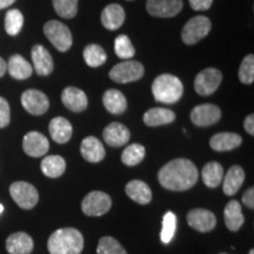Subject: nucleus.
<instances>
[{
	"mask_svg": "<svg viewBox=\"0 0 254 254\" xmlns=\"http://www.w3.org/2000/svg\"><path fill=\"white\" fill-rule=\"evenodd\" d=\"M198 168L189 159L178 158L160 168L158 180L164 189L170 190H187L198 182Z\"/></svg>",
	"mask_w": 254,
	"mask_h": 254,
	"instance_id": "nucleus-1",
	"label": "nucleus"
},
{
	"mask_svg": "<svg viewBox=\"0 0 254 254\" xmlns=\"http://www.w3.org/2000/svg\"><path fill=\"white\" fill-rule=\"evenodd\" d=\"M47 249L50 254H80L84 249V238L75 228H60L50 236Z\"/></svg>",
	"mask_w": 254,
	"mask_h": 254,
	"instance_id": "nucleus-2",
	"label": "nucleus"
},
{
	"mask_svg": "<svg viewBox=\"0 0 254 254\" xmlns=\"http://www.w3.org/2000/svg\"><path fill=\"white\" fill-rule=\"evenodd\" d=\"M152 93L159 103L174 104L180 100L184 93L183 82L172 74H160L152 84Z\"/></svg>",
	"mask_w": 254,
	"mask_h": 254,
	"instance_id": "nucleus-3",
	"label": "nucleus"
},
{
	"mask_svg": "<svg viewBox=\"0 0 254 254\" xmlns=\"http://www.w3.org/2000/svg\"><path fill=\"white\" fill-rule=\"evenodd\" d=\"M44 33L50 43L60 52H66L71 49L73 43L72 33L65 24L58 20L47 21L44 26Z\"/></svg>",
	"mask_w": 254,
	"mask_h": 254,
	"instance_id": "nucleus-4",
	"label": "nucleus"
},
{
	"mask_svg": "<svg viewBox=\"0 0 254 254\" xmlns=\"http://www.w3.org/2000/svg\"><path fill=\"white\" fill-rule=\"evenodd\" d=\"M212 24L205 15H196L190 19L183 27L182 39L186 45H194L207 36L211 31Z\"/></svg>",
	"mask_w": 254,
	"mask_h": 254,
	"instance_id": "nucleus-5",
	"label": "nucleus"
},
{
	"mask_svg": "<svg viewBox=\"0 0 254 254\" xmlns=\"http://www.w3.org/2000/svg\"><path fill=\"white\" fill-rule=\"evenodd\" d=\"M145 68L141 63L134 60H125V62L117 64L110 71V78L113 81L119 84H127V82L136 81L142 78Z\"/></svg>",
	"mask_w": 254,
	"mask_h": 254,
	"instance_id": "nucleus-6",
	"label": "nucleus"
},
{
	"mask_svg": "<svg viewBox=\"0 0 254 254\" xmlns=\"http://www.w3.org/2000/svg\"><path fill=\"white\" fill-rule=\"evenodd\" d=\"M9 194L19 207L31 209L39 201V193L36 187L26 182H15L9 186Z\"/></svg>",
	"mask_w": 254,
	"mask_h": 254,
	"instance_id": "nucleus-7",
	"label": "nucleus"
},
{
	"mask_svg": "<svg viewBox=\"0 0 254 254\" xmlns=\"http://www.w3.org/2000/svg\"><path fill=\"white\" fill-rule=\"evenodd\" d=\"M112 206L110 195L100 190H93L85 196L81 202V208L86 215L90 217H100L106 214Z\"/></svg>",
	"mask_w": 254,
	"mask_h": 254,
	"instance_id": "nucleus-8",
	"label": "nucleus"
},
{
	"mask_svg": "<svg viewBox=\"0 0 254 254\" xmlns=\"http://www.w3.org/2000/svg\"><path fill=\"white\" fill-rule=\"evenodd\" d=\"M222 74L218 68L209 67L201 71L195 77L194 88L195 92L202 97L213 94L221 84Z\"/></svg>",
	"mask_w": 254,
	"mask_h": 254,
	"instance_id": "nucleus-9",
	"label": "nucleus"
},
{
	"mask_svg": "<svg viewBox=\"0 0 254 254\" xmlns=\"http://www.w3.org/2000/svg\"><path fill=\"white\" fill-rule=\"evenodd\" d=\"M21 105L26 112L32 116H41L50 107V100L45 93L39 90H27L21 94Z\"/></svg>",
	"mask_w": 254,
	"mask_h": 254,
	"instance_id": "nucleus-10",
	"label": "nucleus"
},
{
	"mask_svg": "<svg viewBox=\"0 0 254 254\" xmlns=\"http://www.w3.org/2000/svg\"><path fill=\"white\" fill-rule=\"evenodd\" d=\"M221 118V111L217 105L202 104L195 106L190 112V120L194 125L206 127L217 124Z\"/></svg>",
	"mask_w": 254,
	"mask_h": 254,
	"instance_id": "nucleus-11",
	"label": "nucleus"
},
{
	"mask_svg": "<svg viewBox=\"0 0 254 254\" xmlns=\"http://www.w3.org/2000/svg\"><path fill=\"white\" fill-rule=\"evenodd\" d=\"M23 148L27 155L39 158L45 155L50 150L49 139L37 131H31L25 134L23 139Z\"/></svg>",
	"mask_w": 254,
	"mask_h": 254,
	"instance_id": "nucleus-12",
	"label": "nucleus"
},
{
	"mask_svg": "<svg viewBox=\"0 0 254 254\" xmlns=\"http://www.w3.org/2000/svg\"><path fill=\"white\" fill-rule=\"evenodd\" d=\"M146 8L153 17L172 18L182 11L183 0H147Z\"/></svg>",
	"mask_w": 254,
	"mask_h": 254,
	"instance_id": "nucleus-13",
	"label": "nucleus"
},
{
	"mask_svg": "<svg viewBox=\"0 0 254 254\" xmlns=\"http://www.w3.org/2000/svg\"><path fill=\"white\" fill-rule=\"evenodd\" d=\"M187 224L195 231L206 232L212 231L217 225L215 215L211 211L204 208H194L187 213Z\"/></svg>",
	"mask_w": 254,
	"mask_h": 254,
	"instance_id": "nucleus-14",
	"label": "nucleus"
},
{
	"mask_svg": "<svg viewBox=\"0 0 254 254\" xmlns=\"http://www.w3.org/2000/svg\"><path fill=\"white\" fill-rule=\"evenodd\" d=\"M32 62H33L34 71L39 75H49L52 73L55 65H53L52 56L45 47L41 45H34L31 51Z\"/></svg>",
	"mask_w": 254,
	"mask_h": 254,
	"instance_id": "nucleus-15",
	"label": "nucleus"
},
{
	"mask_svg": "<svg viewBox=\"0 0 254 254\" xmlns=\"http://www.w3.org/2000/svg\"><path fill=\"white\" fill-rule=\"evenodd\" d=\"M62 101L72 112H82L86 110L88 100L84 91L77 87H66L62 94Z\"/></svg>",
	"mask_w": 254,
	"mask_h": 254,
	"instance_id": "nucleus-16",
	"label": "nucleus"
},
{
	"mask_svg": "<svg viewBox=\"0 0 254 254\" xmlns=\"http://www.w3.org/2000/svg\"><path fill=\"white\" fill-rule=\"evenodd\" d=\"M33 247V239L25 232L11 234L6 240V250L9 254H31Z\"/></svg>",
	"mask_w": 254,
	"mask_h": 254,
	"instance_id": "nucleus-17",
	"label": "nucleus"
},
{
	"mask_svg": "<svg viewBox=\"0 0 254 254\" xmlns=\"http://www.w3.org/2000/svg\"><path fill=\"white\" fill-rule=\"evenodd\" d=\"M104 140L112 147H120L129 140V131L125 125L120 123L110 124L103 132Z\"/></svg>",
	"mask_w": 254,
	"mask_h": 254,
	"instance_id": "nucleus-18",
	"label": "nucleus"
},
{
	"mask_svg": "<svg viewBox=\"0 0 254 254\" xmlns=\"http://www.w3.org/2000/svg\"><path fill=\"white\" fill-rule=\"evenodd\" d=\"M80 152L82 158L90 163H99L106 155L105 147L99 139L95 136H86L81 142Z\"/></svg>",
	"mask_w": 254,
	"mask_h": 254,
	"instance_id": "nucleus-19",
	"label": "nucleus"
},
{
	"mask_svg": "<svg viewBox=\"0 0 254 254\" xmlns=\"http://www.w3.org/2000/svg\"><path fill=\"white\" fill-rule=\"evenodd\" d=\"M125 21V11L118 4L107 5L101 12V23L106 30L116 31Z\"/></svg>",
	"mask_w": 254,
	"mask_h": 254,
	"instance_id": "nucleus-20",
	"label": "nucleus"
},
{
	"mask_svg": "<svg viewBox=\"0 0 254 254\" xmlns=\"http://www.w3.org/2000/svg\"><path fill=\"white\" fill-rule=\"evenodd\" d=\"M49 131L51 138L57 144H66L72 136V125L67 119L63 117H56L50 122Z\"/></svg>",
	"mask_w": 254,
	"mask_h": 254,
	"instance_id": "nucleus-21",
	"label": "nucleus"
},
{
	"mask_svg": "<svg viewBox=\"0 0 254 254\" xmlns=\"http://www.w3.org/2000/svg\"><path fill=\"white\" fill-rule=\"evenodd\" d=\"M241 142H243V138L237 133L222 132L212 136L209 140V146L212 150L217 152H225L239 147Z\"/></svg>",
	"mask_w": 254,
	"mask_h": 254,
	"instance_id": "nucleus-22",
	"label": "nucleus"
},
{
	"mask_svg": "<svg viewBox=\"0 0 254 254\" xmlns=\"http://www.w3.org/2000/svg\"><path fill=\"white\" fill-rule=\"evenodd\" d=\"M126 194L131 198L133 201L140 205L150 204L152 200V190L147 184L141 180H132L127 184L125 187Z\"/></svg>",
	"mask_w": 254,
	"mask_h": 254,
	"instance_id": "nucleus-23",
	"label": "nucleus"
},
{
	"mask_svg": "<svg viewBox=\"0 0 254 254\" xmlns=\"http://www.w3.org/2000/svg\"><path fill=\"white\" fill-rule=\"evenodd\" d=\"M7 71L12 78L17 80H25L32 75L33 67L23 56L14 55L8 60Z\"/></svg>",
	"mask_w": 254,
	"mask_h": 254,
	"instance_id": "nucleus-24",
	"label": "nucleus"
},
{
	"mask_svg": "<svg viewBox=\"0 0 254 254\" xmlns=\"http://www.w3.org/2000/svg\"><path fill=\"white\" fill-rule=\"evenodd\" d=\"M224 184H222V190L226 195H233L239 190L243 186L244 180H245V172L240 166L234 165L230 170L227 171L226 176H225Z\"/></svg>",
	"mask_w": 254,
	"mask_h": 254,
	"instance_id": "nucleus-25",
	"label": "nucleus"
},
{
	"mask_svg": "<svg viewBox=\"0 0 254 254\" xmlns=\"http://www.w3.org/2000/svg\"><path fill=\"white\" fill-rule=\"evenodd\" d=\"M174 120H176V114L173 111L163 109V107H154L144 114L145 125L150 127L167 125V124L173 123Z\"/></svg>",
	"mask_w": 254,
	"mask_h": 254,
	"instance_id": "nucleus-26",
	"label": "nucleus"
},
{
	"mask_svg": "<svg viewBox=\"0 0 254 254\" xmlns=\"http://www.w3.org/2000/svg\"><path fill=\"white\" fill-rule=\"evenodd\" d=\"M224 220L226 227L232 232H237L243 226L245 218L241 212V206L237 200H231L224 211Z\"/></svg>",
	"mask_w": 254,
	"mask_h": 254,
	"instance_id": "nucleus-27",
	"label": "nucleus"
},
{
	"mask_svg": "<svg viewBox=\"0 0 254 254\" xmlns=\"http://www.w3.org/2000/svg\"><path fill=\"white\" fill-rule=\"evenodd\" d=\"M103 103L105 109L112 114H122L127 109V100L118 90H109L104 93Z\"/></svg>",
	"mask_w": 254,
	"mask_h": 254,
	"instance_id": "nucleus-28",
	"label": "nucleus"
},
{
	"mask_svg": "<svg viewBox=\"0 0 254 254\" xmlns=\"http://www.w3.org/2000/svg\"><path fill=\"white\" fill-rule=\"evenodd\" d=\"M41 172L45 174L46 177L52 178H59L62 177L66 170V163L65 159L60 155H49L43 159L40 164Z\"/></svg>",
	"mask_w": 254,
	"mask_h": 254,
	"instance_id": "nucleus-29",
	"label": "nucleus"
},
{
	"mask_svg": "<svg viewBox=\"0 0 254 254\" xmlns=\"http://www.w3.org/2000/svg\"><path fill=\"white\" fill-rule=\"evenodd\" d=\"M202 182L209 189H215L220 185L224 179V168L217 161L207 163L202 168Z\"/></svg>",
	"mask_w": 254,
	"mask_h": 254,
	"instance_id": "nucleus-30",
	"label": "nucleus"
},
{
	"mask_svg": "<svg viewBox=\"0 0 254 254\" xmlns=\"http://www.w3.org/2000/svg\"><path fill=\"white\" fill-rule=\"evenodd\" d=\"M82 56H84L85 63L90 67H99V66L104 65L107 59L105 50L99 45H95V44H91V45L85 47Z\"/></svg>",
	"mask_w": 254,
	"mask_h": 254,
	"instance_id": "nucleus-31",
	"label": "nucleus"
},
{
	"mask_svg": "<svg viewBox=\"0 0 254 254\" xmlns=\"http://www.w3.org/2000/svg\"><path fill=\"white\" fill-rule=\"evenodd\" d=\"M24 26V15L19 9H9L5 15V31L8 36H17Z\"/></svg>",
	"mask_w": 254,
	"mask_h": 254,
	"instance_id": "nucleus-32",
	"label": "nucleus"
},
{
	"mask_svg": "<svg viewBox=\"0 0 254 254\" xmlns=\"http://www.w3.org/2000/svg\"><path fill=\"white\" fill-rule=\"evenodd\" d=\"M146 154L145 147L140 144H132L124 150L122 161L126 166H135L144 160Z\"/></svg>",
	"mask_w": 254,
	"mask_h": 254,
	"instance_id": "nucleus-33",
	"label": "nucleus"
},
{
	"mask_svg": "<svg viewBox=\"0 0 254 254\" xmlns=\"http://www.w3.org/2000/svg\"><path fill=\"white\" fill-rule=\"evenodd\" d=\"M114 51L117 56L123 60H129L135 55V50L133 47L129 38L125 34H120L114 40Z\"/></svg>",
	"mask_w": 254,
	"mask_h": 254,
	"instance_id": "nucleus-34",
	"label": "nucleus"
},
{
	"mask_svg": "<svg viewBox=\"0 0 254 254\" xmlns=\"http://www.w3.org/2000/svg\"><path fill=\"white\" fill-rule=\"evenodd\" d=\"M53 7L59 17L71 19L78 12V0H52Z\"/></svg>",
	"mask_w": 254,
	"mask_h": 254,
	"instance_id": "nucleus-35",
	"label": "nucleus"
},
{
	"mask_svg": "<svg viewBox=\"0 0 254 254\" xmlns=\"http://www.w3.org/2000/svg\"><path fill=\"white\" fill-rule=\"evenodd\" d=\"M98 254H127L124 247L112 237H103L97 247Z\"/></svg>",
	"mask_w": 254,
	"mask_h": 254,
	"instance_id": "nucleus-36",
	"label": "nucleus"
},
{
	"mask_svg": "<svg viewBox=\"0 0 254 254\" xmlns=\"http://www.w3.org/2000/svg\"><path fill=\"white\" fill-rule=\"evenodd\" d=\"M176 227H177V217L176 214L172 212H167L164 215L163 219V228H161V241L164 244L171 243V240L173 239L174 233H176Z\"/></svg>",
	"mask_w": 254,
	"mask_h": 254,
	"instance_id": "nucleus-37",
	"label": "nucleus"
},
{
	"mask_svg": "<svg viewBox=\"0 0 254 254\" xmlns=\"http://www.w3.org/2000/svg\"><path fill=\"white\" fill-rule=\"evenodd\" d=\"M239 80L243 84L250 85L254 81V57L253 55L246 56L241 62L239 68Z\"/></svg>",
	"mask_w": 254,
	"mask_h": 254,
	"instance_id": "nucleus-38",
	"label": "nucleus"
},
{
	"mask_svg": "<svg viewBox=\"0 0 254 254\" xmlns=\"http://www.w3.org/2000/svg\"><path fill=\"white\" fill-rule=\"evenodd\" d=\"M11 122V109L7 100L0 97V128H5Z\"/></svg>",
	"mask_w": 254,
	"mask_h": 254,
	"instance_id": "nucleus-39",
	"label": "nucleus"
},
{
	"mask_svg": "<svg viewBox=\"0 0 254 254\" xmlns=\"http://www.w3.org/2000/svg\"><path fill=\"white\" fill-rule=\"evenodd\" d=\"M190 7L194 11H206L213 4V0H189Z\"/></svg>",
	"mask_w": 254,
	"mask_h": 254,
	"instance_id": "nucleus-40",
	"label": "nucleus"
},
{
	"mask_svg": "<svg viewBox=\"0 0 254 254\" xmlns=\"http://www.w3.org/2000/svg\"><path fill=\"white\" fill-rule=\"evenodd\" d=\"M243 202L246 207H249L251 209L254 208V190L253 187H251L244 193L243 195Z\"/></svg>",
	"mask_w": 254,
	"mask_h": 254,
	"instance_id": "nucleus-41",
	"label": "nucleus"
},
{
	"mask_svg": "<svg viewBox=\"0 0 254 254\" xmlns=\"http://www.w3.org/2000/svg\"><path fill=\"white\" fill-rule=\"evenodd\" d=\"M244 127H245L246 132L251 135H254V116L250 114L246 117L245 122H244Z\"/></svg>",
	"mask_w": 254,
	"mask_h": 254,
	"instance_id": "nucleus-42",
	"label": "nucleus"
},
{
	"mask_svg": "<svg viewBox=\"0 0 254 254\" xmlns=\"http://www.w3.org/2000/svg\"><path fill=\"white\" fill-rule=\"evenodd\" d=\"M6 71H7V64H6L5 60L0 57V78L4 77Z\"/></svg>",
	"mask_w": 254,
	"mask_h": 254,
	"instance_id": "nucleus-43",
	"label": "nucleus"
},
{
	"mask_svg": "<svg viewBox=\"0 0 254 254\" xmlns=\"http://www.w3.org/2000/svg\"><path fill=\"white\" fill-rule=\"evenodd\" d=\"M15 0H0V9L9 7L11 5H13Z\"/></svg>",
	"mask_w": 254,
	"mask_h": 254,
	"instance_id": "nucleus-44",
	"label": "nucleus"
},
{
	"mask_svg": "<svg viewBox=\"0 0 254 254\" xmlns=\"http://www.w3.org/2000/svg\"><path fill=\"white\" fill-rule=\"evenodd\" d=\"M2 211H4V206H2L1 204H0V214L2 213Z\"/></svg>",
	"mask_w": 254,
	"mask_h": 254,
	"instance_id": "nucleus-45",
	"label": "nucleus"
},
{
	"mask_svg": "<svg viewBox=\"0 0 254 254\" xmlns=\"http://www.w3.org/2000/svg\"><path fill=\"white\" fill-rule=\"evenodd\" d=\"M249 254H254V250H251Z\"/></svg>",
	"mask_w": 254,
	"mask_h": 254,
	"instance_id": "nucleus-46",
	"label": "nucleus"
}]
</instances>
